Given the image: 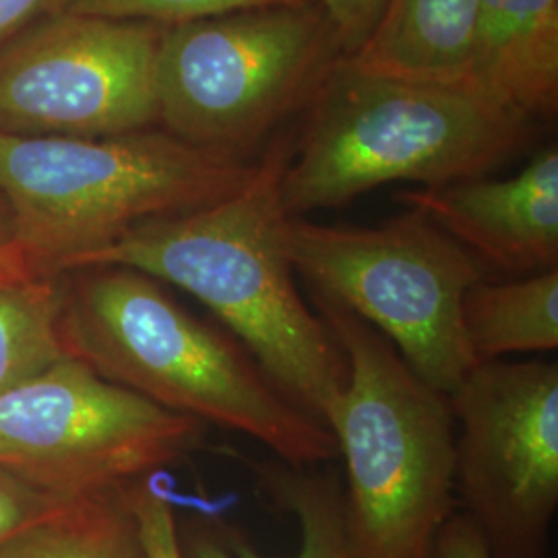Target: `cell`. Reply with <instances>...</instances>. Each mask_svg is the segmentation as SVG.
I'll return each instance as SVG.
<instances>
[{
    "label": "cell",
    "mask_w": 558,
    "mask_h": 558,
    "mask_svg": "<svg viewBox=\"0 0 558 558\" xmlns=\"http://www.w3.org/2000/svg\"><path fill=\"white\" fill-rule=\"evenodd\" d=\"M4 278H29V276H25L23 271H20V269H13V267H2V265H0V279Z\"/></svg>",
    "instance_id": "obj_25"
},
{
    "label": "cell",
    "mask_w": 558,
    "mask_h": 558,
    "mask_svg": "<svg viewBox=\"0 0 558 558\" xmlns=\"http://www.w3.org/2000/svg\"><path fill=\"white\" fill-rule=\"evenodd\" d=\"M126 488L71 500L7 542L0 558H145Z\"/></svg>",
    "instance_id": "obj_16"
},
{
    "label": "cell",
    "mask_w": 558,
    "mask_h": 558,
    "mask_svg": "<svg viewBox=\"0 0 558 558\" xmlns=\"http://www.w3.org/2000/svg\"><path fill=\"white\" fill-rule=\"evenodd\" d=\"M459 242L484 274L511 278L558 269V149L546 147L511 179H474L401 191Z\"/></svg>",
    "instance_id": "obj_11"
},
{
    "label": "cell",
    "mask_w": 558,
    "mask_h": 558,
    "mask_svg": "<svg viewBox=\"0 0 558 558\" xmlns=\"http://www.w3.org/2000/svg\"><path fill=\"white\" fill-rule=\"evenodd\" d=\"M343 59L319 4L172 25L160 36L158 119L170 135L244 160Z\"/></svg>",
    "instance_id": "obj_6"
},
{
    "label": "cell",
    "mask_w": 558,
    "mask_h": 558,
    "mask_svg": "<svg viewBox=\"0 0 558 558\" xmlns=\"http://www.w3.org/2000/svg\"><path fill=\"white\" fill-rule=\"evenodd\" d=\"M472 85L523 114L558 101V0H478Z\"/></svg>",
    "instance_id": "obj_12"
},
{
    "label": "cell",
    "mask_w": 558,
    "mask_h": 558,
    "mask_svg": "<svg viewBox=\"0 0 558 558\" xmlns=\"http://www.w3.org/2000/svg\"><path fill=\"white\" fill-rule=\"evenodd\" d=\"M69 502L71 500L38 490L0 468V548L27 527L57 515Z\"/></svg>",
    "instance_id": "obj_20"
},
{
    "label": "cell",
    "mask_w": 558,
    "mask_h": 558,
    "mask_svg": "<svg viewBox=\"0 0 558 558\" xmlns=\"http://www.w3.org/2000/svg\"><path fill=\"white\" fill-rule=\"evenodd\" d=\"M66 356L180 416L259 440L276 459L317 468L338 458L331 433L288 398L234 336L197 319L158 279L119 265L64 274Z\"/></svg>",
    "instance_id": "obj_2"
},
{
    "label": "cell",
    "mask_w": 558,
    "mask_h": 558,
    "mask_svg": "<svg viewBox=\"0 0 558 558\" xmlns=\"http://www.w3.org/2000/svg\"><path fill=\"white\" fill-rule=\"evenodd\" d=\"M292 151L278 140L226 199L145 221L87 260L172 283L203 302L300 410L325 416L348 380V362L288 259L290 220L281 177ZM83 269V267H81Z\"/></svg>",
    "instance_id": "obj_1"
},
{
    "label": "cell",
    "mask_w": 558,
    "mask_h": 558,
    "mask_svg": "<svg viewBox=\"0 0 558 558\" xmlns=\"http://www.w3.org/2000/svg\"><path fill=\"white\" fill-rule=\"evenodd\" d=\"M205 430L71 356L0 393V468L59 499L147 480L195 451Z\"/></svg>",
    "instance_id": "obj_8"
},
{
    "label": "cell",
    "mask_w": 558,
    "mask_h": 558,
    "mask_svg": "<svg viewBox=\"0 0 558 558\" xmlns=\"http://www.w3.org/2000/svg\"><path fill=\"white\" fill-rule=\"evenodd\" d=\"M126 502L137 521L145 558H182L179 523L170 500L149 480H141L126 488Z\"/></svg>",
    "instance_id": "obj_19"
},
{
    "label": "cell",
    "mask_w": 558,
    "mask_h": 558,
    "mask_svg": "<svg viewBox=\"0 0 558 558\" xmlns=\"http://www.w3.org/2000/svg\"><path fill=\"white\" fill-rule=\"evenodd\" d=\"M283 242L311 292L338 300L375 327L442 396L478 366L463 336L461 300L486 274L418 209L408 207L375 228L290 218Z\"/></svg>",
    "instance_id": "obj_7"
},
{
    "label": "cell",
    "mask_w": 558,
    "mask_h": 558,
    "mask_svg": "<svg viewBox=\"0 0 558 558\" xmlns=\"http://www.w3.org/2000/svg\"><path fill=\"white\" fill-rule=\"evenodd\" d=\"M478 0H385L379 21L345 62L362 73L474 87Z\"/></svg>",
    "instance_id": "obj_14"
},
{
    "label": "cell",
    "mask_w": 558,
    "mask_h": 558,
    "mask_svg": "<svg viewBox=\"0 0 558 558\" xmlns=\"http://www.w3.org/2000/svg\"><path fill=\"white\" fill-rule=\"evenodd\" d=\"M281 177L290 218L348 205L391 182L482 179L530 140L532 120L474 87L362 73L341 59Z\"/></svg>",
    "instance_id": "obj_5"
},
{
    "label": "cell",
    "mask_w": 558,
    "mask_h": 558,
    "mask_svg": "<svg viewBox=\"0 0 558 558\" xmlns=\"http://www.w3.org/2000/svg\"><path fill=\"white\" fill-rule=\"evenodd\" d=\"M255 163L166 133L34 137L0 131V199L34 279L77 271L141 223L226 199Z\"/></svg>",
    "instance_id": "obj_3"
},
{
    "label": "cell",
    "mask_w": 558,
    "mask_h": 558,
    "mask_svg": "<svg viewBox=\"0 0 558 558\" xmlns=\"http://www.w3.org/2000/svg\"><path fill=\"white\" fill-rule=\"evenodd\" d=\"M257 488L269 505L299 525L292 558H356L345 530L343 484L333 472L294 468L279 459L255 461ZM182 558H267L234 521L203 518L179 527Z\"/></svg>",
    "instance_id": "obj_13"
},
{
    "label": "cell",
    "mask_w": 558,
    "mask_h": 558,
    "mask_svg": "<svg viewBox=\"0 0 558 558\" xmlns=\"http://www.w3.org/2000/svg\"><path fill=\"white\" fill-rule=\"evenodd\" d=\"M0 265L20 269L27 276V271L21 267L20 259L15 255V248H13V226H11L9 209H7L2 199H0Z\"/></svg>",
    "instance_id": "obj_24"
},
{
    "label": "cell",
    "mask_w": 558,
    "mask_h": 558,
    "mask_svg": "<svg viewBox=\"0 0 558 558\" xmlns=\"http://www.w3.org/2000/svg\"><path fill=\"white\" fill-rule=\"evenodd\" d=\"M160 36L145 21L71 15L0 54V131L117 137L158 120Z\"/></svg>",
    "instance_id": "obj_10"
},
{
    "label": "cell",
    "mask_w": 558,
    "mask_h": 558,
    "mask_svg": "<svg viewBox=\"0 0 558 558\" xmlns=\"http://www.w3.org/2000/svg\"><path fill=\"white\" fill-rule=\"evenodd\" d=\"M461 327L476 364L558 348V269L509 281L480 279L461 300Z\"/></svg>",
    "instance_id": "obj_15"
},
{
    "label": "cell",
    "mask_w": 558,
    "mask_h": 558,
    "mask_svg": "<svg viewBox=\"0 0 558 558\" xmlns=\"http://www.w3.org/2000/svg\"><path fill=\"white\" fill-rule=\"evenodd\" d=\"M313 0H66V13L114 21H163L170 25L214 20L221 15L267 9L302 7Z\"/></svg>",
    "instance_id": "obj_18"
},
{
    "label": "cell",
    "mask_w": 558,
    "mask_h": 558,
    "mask_svg": "<svg viewBox=\"0 0 558 558\" xmlns=\"http://www.w3.org/2000/svg\"><path fill=\"white\" fill-rule=\"evenodd\" d=\"M323 13L338 36L343 59L356 54L373 34L385 0H319Z\"/></svg>",
    "instance_id": "obj_21"
},
{
    "label": "cell",
    "mask_w": 558,
    "mask_h": 558,
    "mask_svg": "<svg viewBox=\"0 0 558 558\" xmlns=\"http://www.w3.org/2000/svg\"><path fill=\"white\" fill-rule=\"evenodd\" d=\"M66 356L57 279H0V393Z\"/></svg>",
    "instance_id": "obj_17"
},
{
    "label": "cell",
    "mask_w": 558,
    "mask_h": 558,
    "mask_svg": "<svg viewBox=\"0 0 558 558\" xmlns=\"http://www.w3.org/2000/svg\"><path fill=\"white\" fill-rule=\"evenodd\" d=\"M57 0H0V40L17 32Z\"/></svg>",
    "instance_id": "obj_23"
},
{
    "label": "cell",
    "mask_w": 558,
    "mask_h": 558,
    "mask_svg": "<svg viewBox=\"0 0 558 558\" xmlns=\"http://www.w3.org/2000/svg\"><path fill=\"white\" fill-rule=\"evenodd\" d=\"M456 500L493 558H550L558 507L557 362L478 364L447 396Z\"/></svg>",
    "instance_id": "obj_9"
},
{
    "label": "cell",
    "mask_w": 558,
    "mask_h": 558,
    "mask_svg": "<svg viewBox=\"0 0 558 558\" xmlns=\"http://www.w3.org/2000/svg\"><path fill=\"white\" fill-rule=\"evenodd\" d=\"M338 341L348 380L325 428L345 463V530L356 558H430L456 505V420L449 399L393 343L338 300L311 292Z\"/></svg>",
    "instance_id": "obj_4"
},
{
    "label": "cell",
    "mask_w": 558,
    "mask_h": 558,
    "mask_svg": "<svg viewBox=\"0 0 558 558\" xmlns=\"http://www.w3.org/2000/svg\"><path fill=\"white\" fill-rule=\"evenodd\" d=\"M430 558H493L476 525L456 511L442 525Z\"/></svg>",
    "instance_id": "obj_22"
}]
</instances>
